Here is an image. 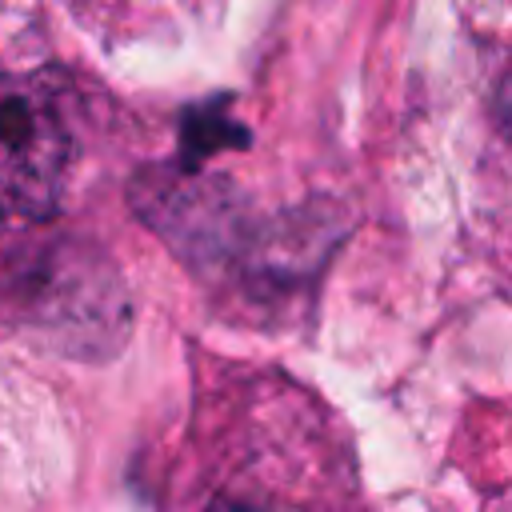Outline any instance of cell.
Returning a JSON list of instances; mask_svg holds the SVG:
<instances>
[{
	"instance_id": "7a4b0ae2",
	"label": "cell",
	"mask_w": 512,
	"mask_h": 512,
	"mask_svg": "<svg viewBox=\"0 0 512 512\" xmlns=\"http://www.w3.org/2000/svg\"><path fill=\"white\" fill-rule=\"evenodd\" d=\"M244 140H248L244 128L228 112L208 108V104L192 108L184 116V168H196L204 156H212L220 148H240Z\"/></svg>"
},
{
	"instance_id": "6da1fadb",
	"label": "cell",
	"mask_w": 512,
	"mask_h": 512,
	"mask_svg": "<svg viewBox=\"0 0 512 512\" xmlns=\"http://www.w3.org/2000/svg\"><path fill=\"white\" fill-rule=\"evenodd\" d=\"M72 164V132L48 76H0V216L48 220Z\"/></svg>"
},
{
	"instance_id": "277c9868",
	"label": "cell",
	"mask_w": 512,
	"mask_h": 512,
	"mask_svg": "<svg viewBox=\"0 0 512 512\" xmlns=\"http://www.w3.org/2000/svg\"><path fill=\"white\" fill-rule=\"evenodd\" d=\"M228 512H252V508H228Z\"/></svg>"
},
{
	"instance_id": "3957f363",
	"label": "cell",
	"mask_w": 512,
	"mask_h": 512,
	"mask_svg": "<svg viewBox=\"0 0 512 512\" xmlns=\"http://www.w3.org/2000/svg\"><path fill=\"white\" fill-rule=\"evenodd\" d=\"M496 120H500V128L512 136V68H508V76H504L500 88H496Z\"/></svg>"
}]
</instances>
